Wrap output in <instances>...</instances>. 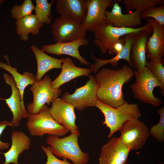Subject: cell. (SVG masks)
I'll list each match as a JSON object with an SVG mask.
<instances>
[{
    "mask_svg": "<svg viewBox=\"0 0 164 164\" xmlns=\"http://www.w3.org/2000/svg\"><path fill=\"white\" fill-rule=\"evenodd\" d=\"M156 164H164V163H159Z\"/></svg>",
    "mask_w": 164,
    "mask_h": 164,
    "instance_id": "cell-36",
    "label": "cell"
},
{
    "mask_svg": "<svg viewBox=\"0 0 164 164\" xmlns=\"http://www.w3.org/2000/svg\"><path fill=\"white\" fill-rule=\"evenodd\" d=\"M51 80L49 75H46L39 81H36L29 88L32 92L33 100L27 107V111L30 114H38L46 104L50 105L62 93L60 88H53L51 85Z\"/></svg>",
    "mask_w": 164,
    "mask_h": 164,
    "instance_id": "cell-7",
    "label": "cell"
},
{
    "mask_svg": "<svg viewBox=\"0 0 164 164\" xmlns=\"http://www.w3.org/2000/svg\"><path fill=\"white\" fill-rule=\"evenodd\" d=\"M137 34L132 33L123 36L125 40V45L121 50L116 55L111 59L107 60L102 59L95 56L92 51H91V57L93 60L94 63L91 64L90 69L91 72L96 74L98 70L102 66L110 63L113 66H116L118 64V61L121 60L127 61L132 67L133 66L130 61V56L131 48L132 44L135 40Z\"/></svg>",
    "mask_w": 164,
    "mask_h": 164,
    "instance_id": "cell-18",
    "label": "cell"
},
{
    "mask_svg": "<svg viewBox=\"0 0 164 164\" xmlns=\"http://www.w3.org/2000/svg\"><path fill=\"white\" fill-rule=\"evenodd\" d=\"M95 106L103 114L104 120L103 122L110 129L108 136L112 137L114 134L119 131L123 123L128 120L138 119L142 116L139 107L136 104L125 103L116 108L111 107L97 100Z\"/></svg>",
    "mask_w": 164,
    "mask_h": 164,
    "instance_id": "cell-3",
    "label": "cell"
},
{
    "mask_svg": "<svg viewBox=\"0 0 164 164\" xmlns=\"http://www.w3.org/2000/svg\"><path fill=\"white\" fill-rule=\"evenodd\" d=\"M125 43V40L123 36L120 38L112 44L108 53L110 55L113 54L116 55L123 48Z\"/></svg>",
    "mask_w": 164,
    "mask_h": 164,
    "instance_id": "cell-33",
    "label": "cell"
},
{
    "mask_svg": "<svg viewBox=\"0 0 164 164\" xmlns=\"http://www.w3.org/2000/svg\"><path fill=\"white\" fill-rule=\"evenodd\" d=\"M142 13L137 10L128 14H123L118 3H114L111 11L105 12V22L117 28L135 29L142 25Z\"/></svg>",
    "mask_w": 164,
    "mask_h": 164,
    "instance_id": "cell-15",
    "label": "cell"
},
{
    "mask_svg": "<svg viewBox=\"0 0 164 164\" xmlns=\"http://www.w3.org/2000/svg\"><path fill=\"white\" fill-rule=\"evenodd\" d=\"M89 80L84 85L77 88L73 94L66 92L62 99L72 104L74 109L82 111L90 107H94L97 100L98 84L93 76H89Z\"/></svg>",
    "mask_w": 164,
    "mask_h": 164,
    "instance_id": "cell-10",
    "label": "cell"
},
{
    "mask_svg": "<svg viewBox=\"0 0 164 164\" xmlns=\"http://www.w3.org/2000/svg\"><path fill=\"white\" fill-rule=\"evenodd\" d=\"M5 1V0H0V7L2 4Z\"/></svg>",
    "mask_w": 164,
    "mask_h": 164,
    "instance_id": "cell-35",
    "label": "cell"
},
{
    "mask_svg": "<svg viewBox=\"0 0 164 164\" xmlns=\"http://www.w3.org/2000/svg\"><path fill=\"white\" fill-rule=\"evenodd\" d=\"M88 43V40L85 38H80L70 42L44 45L41 49L49 54L70 56L78 60L82 64L87 66L91 64L80 55L79 48L81 46H87Z\"/></svg>",
    "mask_w": 164,
    "mask_h": 164,
    "instance_id": "cell-17",
    "label": "cell"
},
{
    "mask_svg": "<svg viewBox=\"0 0 164 164\" xmlns=\"http://www.w3.org/2000/svg\"><path fill=\"white\" fill-rule=\"evenodd\" d=\"M135 81L131 86L134 97L145 104L157 107L162 104V99L153 94L154 89L159 87L164 96V85L145 66L138 70H135Z\"/></svg>",
    "mask_w": 164,
    "mask_h": 164,
    "instance_id": "cell-4",
    "label": "cell"
},
{
    "mask_svg": "<svg viewBox=\"0 0 164 164\" xmlns=\"http://www.w3.org/2000/svg\"><path fill=\"white\" fill-rule=\"evenodd\" d=\"M119 131V138L130 150L141 149L149 136L147 127L138 119L126 121Z\"/></svg>",
    "mask_w": 164,
    "mask_h": 164,
    "instance_id": "cell-9",
    "label": "cell"
},
{
    "mask_svg": "<svg viewBox=\"0 0 164 164\" xmlns=\"http://www.w3.org/2000/svg\"><path fill=\"white\" fill-rule=\"evenodd\" d=\"M87 12L82 23L86 30L94 32L100 25L105 22V12L112 6L113 0H85Z\"/></svg>",
    "mask_w": 164,
    "mask_h": 164,
    "instance_id": "cell-13",
    "label": "cell"
},
{
    "mask_svg": "<svg viewBox=\"0 0 164 164\" xmlns=\"http://www.w3.org/2000/svg\"><path fill=\"white\" fill-rule=\"evenodd\" d=\"M15 22L17 33L20 36V39L24 41L28 40L29 33L38 34L44 25L39 21L35 14H32L16 20Z\"/></svg>",
    "mask_w": 164,
    "mask_h": 164,
    "instance_id": "cell-25",
    "label": "cell"
},
{
    "mask_svg": "<svg viewBox=\"0 0 164 164\" xmlns=\"http://www.w3.org/2000/svg\"><path fill=\"white\" fill-rule=\"evenodd\" d=\"M152 32L144 30L137 34L135 41L132 44L130 59L133 67L138 70L145 66L147 61L146 46Z\"/></svg>",
    "mask_w": 164,
    "mask_h": 164,
    "instance_id": "cell-22",
    "label": "cell"
},
{
    "mask_svg": "<svg viewBox=\"0 0 164 164\" xmlns=\"http://www.w3.org/2000/svg\"><path fill=\"white\" fill-rule=\"evenodd\" d=\"M54 0L49 3L47 0H36L35 15L38 20L42 24H50L51 23L52 16L51 9Z\"/></svg>",
    "mask_w": 164,
    "mask_h": 164,
    "instance_id": "cell-26",
    "label": "cell"
},
{
    "mask_svg": "<svg viewBox=\"0 0 164 164\" xmlns=\"http://www.w3.org/2000/svg\"><path fill=\"white\" fill-rule=\"evenodd\" d=\"M41 148L47 156V161L45 164H73L69 162L66 158H63V159L61 160L57 158L52 152L49 145L46 147L42 145Z\"/></svg>",
    "mask_w": 164,
    "mask_h": 164,
    "instance_id": "cell-32",
    "label": "cell"
},
{
    "mask_svg": "<svg viewBox=\"0 0 164 164\" xmlns=\"http://www.w3.org/2000/svg\"><path fill=\"white\" fill-rule=\"evenodd\" d=\"M142 18L151 17L164 25V3L158 7H151L142 13Z\"/></svg>",
    "mask_w": 164,
    "mask_h": 164,
    "instance_id": "cell-30",
    "label": "cell"
},
{
    "mask_svg": "<svg viewBox=\"0 0 164 164\" xmlns=\"http://www.w3.org/2000/svg\"><path fill=\"white\" fill-rule=\"evenodd\" d=\"M135 70L125 64L118 69L103 68L96 73L97 100L115 108L125 103L122 87L134 76Z\"/></svg>",
    "mask_w": 164,
    "mask_h": 164,
    "instance_id": "cell-1",
    "label": "cell"
},
{
    "mask_svg": "<svg viewBox=\"0 0 164 164\" xmlns=\"http://www.w3.org/2000/svg\"><path fill=\"white\" fill-rule=\"evenodd\" d=\"M147 22L152 26L153 34L149 38L146 46V53L150 60L156 62L163 60L164 55V25L152 18Z\"/></svg>",
    "mask_w": 164,
    "mask_h": 164,
    "instance_id": "cell-16",
    "label": "cell"
},
{
    "mask_svg": "<svg viewBox=\"0 0 164 164\" xmlns=\"http://www.w3.org/2000/svg\"><path fill=\"white\" fill-rule=\"evenodd\" d=\"M56 11L60 16L70 18L82 23L87 9L85 0H57Z\"/></svg>",
    "mask_w": 164,
    "mask_h": 164,
    "instance_id": "cell-19",
    "label": "cell"
},
{
    "mask_svg": "<svg viewBox=\"0 0 164 164\" xmlns=\"http://www.w3.org/2000/svg\"><path fill=\"white\" fill-rule=\"evenodd\" d=\"M52 104L49 112L56 122L71 133L78 130L75 123L74 108L72 104L58 98L54 99Z\"/></svg>",
    "mask_w": 164,
    "mask_h": 164,
    "instance_id": "cell-12",
    "label": "cell"
},
{
    "mask_svg": "<svg viewBox=\"0 0 164 164\" xmlns=\"http://www.w3.org/2000/svg\"><path fill=\"white\" fill-rule=\"evenodd\" d=\"M3 77L5 83L10 86L12 90L10 97L3 99L5 101L12 113L13 118L10 121L12 128H17L22 119L27 118L29 114L26 109L24 103L22 102L20 92L12 77L5 73L3 74Z\"/></svg>",
    "mask_w": 164,
    "mask_h": 164,
    "instance_id": "cell-14",
    "label": "cell"
},
{
    "mask_svg": "<svg viewBox=\"0 0 164 164\" xmlns=\"http://www.w3.org/2000/svg\"><path fill=\"white\" fill-rule=\"evenodd\" d=\"M3 57L8 64L0 61V68L7 71L12 75L20 92L22 102L24 103V90L28 85L33 84L36 81L35 76L29 72H25L23 74L20 73L17 71L16 68L13 67L10 65L8 56L4 55Z\"/></svg>",
    "mask_w": 164,
    "mask_h": 164,
    "instance_id": "cell-24",
    "label": "cell"
},
{
    "mask_svg": "<svg viewBox=\"0 0 164 164\" xmlns=\"http://www.w3.org/2000/svg\"><path fill=\"white\" fill-rule=\"evenodd\" d=\"M53 41L64 43L85 38L86 32L82 23L73 19L62 16L55 19L51 26Z\"/></svg>",
    "mask_w": 164,
    "mask_h": 164,
    "instance_id": "cell-8",
    "label": "cell"
},
{
    "mask_svg": "<svg viewBox=\"0 0 164 164\" xmlns=\"http://www.w3.org/2000/svg\"><path fill=\"white\" fill-rule=\"evenodd\" d=\"M163 60L156 62L146 61L145 66L164 85Z\"/></svg>",
    "mask_w": 164,
    "mask_h": 164,
    "instance_id": "cell-31",
    "label": "cell"
},
{
    "mask_svg": "<svg viewBox=\"0 0 164 164\" xmlns=\"http://www.w3.org/2000/svg\"><path fill=\"white\" fill-rule=\"evenodd\" d=\"M35 6L31 0H25L21 5H15L10 10L12 18L16 20L31 14Z\"/></svg>",
    "mask_w": 164,
    "mask_h": 164,
    "instance_id": "cell-28",
    "label": "cell"
},
{
    "mask_svg": "<svg viewBox=\"0 0 164 164\" xmlns=\"http://www.w3.org/2000/svg\"><path fill=\"white\" fill-rule=\"evenodd\" d=\"M146 30L152 32V25L147 22L144 26L135 29L117 28L105 22L98 26L94 32L95 38L94 41L103 53H106L112 44L120 38L132 33H138Z\"/></svg>",
    "mask_w": 164,
    "mask_h": 164,
    "instance_id": "cell-6",
    "label": "cell"
},
{
    "mask_svg": "<svg viewBox=\"0 0 164 164\" xmlns=\"http://www.w3.org/2000/svg\"><path fill=\"white\" fill-rule=\"evenodd\" d=\"M130 151L119 137H113L102 146L98 164H127Z\"/></svg>",
    "mask_w": 164,
    "mask_h": 164,
    "instance_id": "cell-11",
    "label": "cell"
},
{
    "mask_svg": "<svg viewBox=\"0 0 164 164\" xmlns=\"http://www.w3.org/2000/svg\"><path fill=\"white\" fill-rule=\"evenodd\" d=\"M30 48L37 62V71L35 76L36 81L40 80L44 75L49 70L54 69L61 68L64 58L57 59L52 57L33 44L31 46Z\"/></svg>",
    "mask_w": 164,
    "mask_h": 164,
    "instance_id": "cell-23",
    "label": "cell"
},
{
    "mask_svg": "<svg viewBox=\"0 0 164 164\" xmlns=\"http://www.w3.org/2000/svg\"><path fill=\"white\" fill-rule=\"evenodd\" d=\"M157 113L160 116L159 122L151 127L149 134L158 142L162 143L164 141V108L159 109Z\"/></svg>",
    "mask_w": 164,
    "mask_h": 164,
    "instance_id": "cell-29",
    "label": "cell"
},
{
    "mask_svg": "<svg viewBox=\"0 0 164 164\" xmlns=\"http://www.w3.org/2000/svg\"><path fill=\"white\" fill-rule=\"evenodd\" d=\"M27 118L26 125L32 136L41 137L48 134L60 137L66 135L69 132L53 118L46 104L38 114H29Z\"/></svg>",
    "mask_w": 164,
    "mask_h": 164,
    "instance_id": "cell-5",
    "label": "cell"
},
{
    "mask_svg": "<svg viewBox=\"0 0 164 164\" xmlns=\"http://www.w3.org/2000/svg\"><path fill=\"white\" fill-rule=\"evenodd\" d=\"M122 1L126 12L135 10L142 12L151 7L164 3V0H124Z\"/></svg>",
    "mask_w": 164,
    "mask_h": 164,
    "instance_id": "cell-27",
    "label": "cell"
},
{
    "mask_svg": "<svg viewBox=\"0 0 164 164\" xmlns=\"http://www.w3.org/2000/svg\"><path fill=\"white\" fill-rule=\"evenodd\" d=\"M12 145L9 150L2 153L4 155L5 161L3 164H19L18 159L20 154L28 150L31 146L29 138L22 131H13L11 137Z\"/></svg>",
    "mask_w": 164,
    "mask_h": 164,
    "instance_id": "cell-20",
    "label": "cell"
},
{
    "mask_svg": "<svg viewBox=\"0 0 164 164\" xmlns=\"http://www.w3.org/2000/svg\"><path fill=\"white\" fill-rule=\"evenodd\" d=\"M8 126L12 128L10 121H0V137L6 127ZM9 146V143L3 142L0 140V150L7 149H8Z\"/></svg>",
    "mask_w": 164,
    "mask_h": 164,
    "instance_id": "cell-34",
    "label": "cell"
},
{
    "mask_svg": "<svg viewBox=\"0 0 164 164\" xmlns=\"http://www.w3.org/2000/svg\"><path fill=\"white\" fill-rule=\"evenodd\" d=\"M61 69L59 75L51 82V85L54 88H59L63 84L76 78L88 76L91 72L90 69L77 67L73 60L69 57L64 58Z\"/></svg>",
    "mask_w": 164,
    "mask_h": 164,
    "instance_id": "cell-21",
    "label": "cell"
},
{
    "mask_svg": "<svg viewBox=\"0 0 164 164\" xmlns=\"http://www.w3.org/2000/svg\"><path fill=\"white\" fill-rule=\"evenodd\" d=\"M80 135L79 130L68 136L59 137L48 135L46 143L53 153L56 157L70 160L73 164H87L89 160L88 153L83 152L80 147L78 138Z\"/></svg>",
    "mask_w": 164,
    "mask_h": 164,
    "instance_id": "cell-2",
    "label": "cell"
}]
</instances>
